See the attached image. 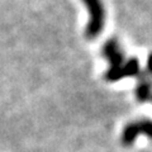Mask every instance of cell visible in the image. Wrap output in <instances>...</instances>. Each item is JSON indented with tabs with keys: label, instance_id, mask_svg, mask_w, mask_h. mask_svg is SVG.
I'll list each match as a JSON object with an SVG mask.
<instances>
[{
	"label": "cell",
	"instance_id": "cell-1",
	"mask_svg": "<svg viewBox=\"0 0 152 152\" xmlns=\"http://www.w3.org/2000/svg\"><path fill=\"white\" fill-rule=\"evenodd\" d=\"M88 9L89 22L85 27V37L95 39L99 37L105 27V8L103 0H81Z\"/></svg>",
	"mask_w": 152,
	"mask_h": 152
},
{
	"label": "cell",
	"instance_id": "cell-2",
	"mask_svg": "<svg viewBox=\"0 0 152 152\" xmlns=\"http://www.w3.org/2000/svg\"><path fill=\"white\" fill-rule=\"evenodd\" d=\"M102 56L108 61L109 67L122 66L126 61L124 52L117 38H109L102 47Z\"/></svg>",
	"mask_w": 152,
	"mask_h": 152
},
{
	"label": "cell",
	"instance_id": "cell-3",
	"mask_svg": "<svg viewBox=\"0 0 152 152\" xmlns=\"http://www.w3.org/2000/svg\"><path fill=\"white\" fill-rule=\"evenodd\" d=\"M136 98L140 103L150 102L152 98V77L146 72H140L138 75V83L136 86Z\"/></svg>",
	"mask_w": 152,
	"mask_h": 152
},
{
	"label": "cell",
	"instance_id": "cell-4",
	"mask_svg": "<svg viewBox=\"0 0 152 152\" xmlns=\"http://www.w3.org/2000/svg\"><path fill=\"white\" fill-rule=\"evenodd\" d=\"M138 136H140V129H138L137 122H129L123 128V132L121 136V143L126 147H129L136 142Z\"/></svg>",
	"mask_w": 152,
	"mask_h": 152
},
{
	"label": "cell",
	"instance_id": "cell-5",
	"mask_svg": "<svg viewBox=\"0 0 152 152\" xmlns=\"http://www.w3.org/2000/svg\"><path fill=\"white\" fill-rule=\"evenodd\" d=\"M123 71H124V76L126 77H131V76H138L141 72V67H140V61L136 57L128 58L124 61V64L122 65Z\"/></svg>",
	"mask_w": 152,
	"mask_h": 152
},
{
	"label": "cell",
	"instance_id": "cell-6",
	"mask_svg": "<svg viewBox=\"0 0 152 152\" xmlns=\"http://www.w3.org/2000/svg\"><path fill=\"white\" fill-rule=\"evenodd\" d=\"M137 124H138L140 134H143L147 138L152 140V121L148 118H142L137 122Z\"/></svg>",
	"mask_w": 152,
	"mask_h": 152
},
{
	"label": "cell",
	"instance_id": "cell-7",
	"mask_svg": "<svg viewBox=\"0 0 152 152\" xmlns=\"http://www.w3.org/2000/svg\"><path fill=\"white\" fill-rule=\"evenodd\" d=\"M145 72L151 76L152 77V53L148 55V57H147V62H146V71Z\"/></svg>",
	"mask_w": 152,
	"mask_h": 152
},
{
	"label": "cell",
	"instance_id": "cell-8",
	"mask_svg": "<svg viewBox=\"0 0 152 152\" xmlns=\"http://www.w3.org/2000/svg\"><path fill=\"white\" fill-rule=\"evenodd\" d=\"M150 102H152V98H151V100H150Z\"/></svg>",
	"mask_w": 152,
	"mask_h": 152
}]
</instances>
